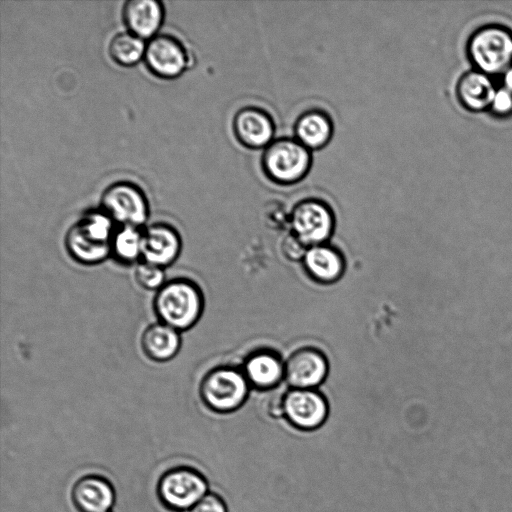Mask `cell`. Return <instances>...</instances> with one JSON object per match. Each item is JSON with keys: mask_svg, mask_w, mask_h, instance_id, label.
I'll use <instances>...</instances> for the list:
<instances>
[{"mask_svg": "<svg viewBox=\"0 0 512 512\" xmlns=\"http://www.w3.org/2000/svg\"><path fill=\"white\" fill-rule=\"evenodd\" d=\"M153 309L162 323L179 332L191 329L201 318L204 295L197 283L188 278H174L156 291Z\"/></svg>", "mask_w": 512, "mask_h": 512, "instance_id": "7a4b0ae2", "label": "cell"}, {"mask_svg": "<svg viewBox=\"0 0 512 512\" xmlns=\"http://www.w3.org/2000/svg\"><path fill=\"white\" fill-rule=\"evenodd\" d=\"M496 90L492 76L476 69L464 73L456 85L458 101L470 112L489 110Z\"/></svg>", "mask_w": 512, "mask_h": 512, "instance_id": "e0dca14e", "label": "cell"}, {"mask_svg": "<svg viewBox=\"0 0 512 512\" xmlns=\"http://www.w3.org/2000/svg\"><path fill=\"white\" fill-rule=\"evenodd\" d=\"M190 512H228L224 500L215 493H207Z\"/></svg>", "mask_w": 512, "mask_h": 512, "instance_id": "d4e9b609", "label": "cell"}, {"mask_svg": "<svg viewBox=\"0 0 512 512\" xmlns=\"http://www.w3.org/2000/svg\"><path fill=\"white\" fill-rule=\"evenodd\" d=\"M328 413L326 399L314 389H291L283 396V416L299 430L319 428Z\"/></svg>", "mask_w": 512, "mask_h": 512, "instance_id": "30bf717a", "label": "cell"}, {"mask_svg": "<svg viewBox=\"0 0 512 512\" xmlns=\"http://www.w3.org/2000/svg\"><path fill=\"white\" fill-rule=\"evenodd\" d=\"M71 498L80 512H108L114 504L115 491L104 477L86 475L74 483Z\"/></svg>", "mask_w": 512, "mask_h": 512, "instance_id": "9a60e30c", "label": "cell"}, {"mask_svg": "<svg viewBox=\"0 0 512 512\" xmlns=\"http://www.w3.org/2000/svg\"><path fill=\"white\" fill-rule=\"evenodd\" d=\"M294 135V138L310 151L321 149L333 136L332 119L325 111L319 109L305 111L295 122Z\"/></svg>", "mask_w": 512, "mask_h": 512, "instance_id": "ac0fdd59", "label": "cell"}, {"mask_svg": "<svg viewBox=\"0 0 512 512\" xmlns=\"http://www.w3.org/2000/svg\"><path fill=\"white\" fill-rule=\"evenodd\" d=\"M182 344L181 332L160 321L147 326L140 337L143 354L157 363L172 360Z\"/></svg>", "mask_w": 512, "mask_h": 512, "instance_id": "2e32d148", "label": "cell"}, {"mask_svg": "<svg viewBox=\"0 0 512 512\" xmlns=\"http://www.w3.org/2000/svg\"><path fill=\"white\" fill-rule=\"evenodd\" d=\"M136 283L145 290L158 291L166 283L165 269L141 260L134 269Z\"/></svg>", "mask_w": 512, "mask_h": 512, "instance_id": "603a6c76", "label": "cell"}, {"mask_svg": "<svg viewBox=\"0 0 512 512\" xmlns=\"http://www.w3.org/2000/svg\"><path fill=\"white\" fill-rule=\"evenodd\" d=\"M289 222L294 236L311 247L329 239L334 228V215L324 201L308 198L294 206Z\"/></svg>", "mask_w": 512, "mask_h": 512, "instance_id": "ba28073f", "label": "cell"}, {"mask_svg": "<svg viewBox=\"0 0 512 512\" xmlns=\"http://www.w3.org/2000/svg\"><path fill=\"white\" fill-rule=\"evenodd\" d=\"M164 17V5L158 0H128L122 8L127 30L145 41L158 34Z\"/></svg>", "mask_w": 512, "mask_h": 512, "instance_id": "5bb4252c", "label": "cell"}, {"mask_svg": "<svg viewBox=\"0 0 512 512\" xmlns=\"http://www.w3.org/2000/svg\"><path fill=\"white\" fill-rule=\"evenodd\" d=\"M489 111L498 117H506L512 114V92L506 87L497 88Z\"/></svg>", "mask_w": 512, "mask_h": 512, "instance_id": "cb8c5ba5", "label": "cell"}, {"mask_svg": "<svg viewBox=\"0 0 512 512\" xmlns=\"http://www.w3.org/2000/svg\"><path fill=\"white\" fill-rule=\"evenodd\" d=\"M243 373L249 384L260 389H269L284 377V364L276 353L258 351L246 360Z\"/></svg>", "mask_w": 512, "mask_h": 512, "instance_id": "ffe728a7", "label": "cell"}, {"mask_svg": "<svg viewBox=\"0 0 512 512\" xmlns=\"http://www.w3.org/2000/svg\"><path fill=\"white\" fill-rule=\"evenodd\" d=\"M207 490L205 477L199 471L186 466L166 471L157 485L159 500L172 511L192 509L207 494Z\"/></svg>", "mask_w": 512, "mask_h": 512, "instance_id": "52a82bcc", "label": "cell"}, {"mask_svg": "<svg viewBox=\"0 0 512 512\" xmlns=\"http://www.w3.org/2000/svg\"><path fill=\"white\" fill-rule=\"evenodd\" d=\"M503 86L512 92V64L503 74Z\"/></svg>", "mask_w": 512, "mask_h": 512, "instance_id": "484cf974", "label": "cell"}, {"mask_svg": "<svg viewBox=\"0 0 512 512\" xmlns=\"http://www.w3.org/2000/svg\"><path fill=\"white\" fill-rule=\"evenodd\" d=\"M116 228V223L101 208L88 210L67 230L66 251L79 264H100L111 256Z\"/></svg>", "mask_w": 512, "mask_h": 512, "instance_id": "6da1fadb", "label": "cell"}, {"mask_svg": "<svg viewBox=\"0 0 512 512\" xmlns=\"http://www.w3.org/2000/svg\"><path fill=\"white\" fill-rule=\"evenodd\" d=\"M312 164L311 151L295 138H279L264 148L261 165L274 183L292 185L301 181Z\"/></svg>", "mask_w": 512, "mask_h": 512, "instance_id": "277c9868", "label": "cell"}, {"mask_svg": "<svg viewBox=\"0 0 512 512\" xmlns=\"http://www.w3.org/2000/svg\"><path fill=\"white\" fill-rule=\"evenodd\" d=\"M467 55L476 70L504 74L512 64V30L500 24L479 27L468 39Z\"/></svg>", "mask_w": 512, "mask_h": 512, "instance_id": "3957f363", "label": "cell"}, {"mask_svg": "<svg viewBox=\"0 0 512 512\" xmlns=\"http://www.w3.org/2000/svg\"><path fill=\"white\" fill-rule=\"evenodd\" d=\"M101 209L117 224L141 227L149 218V202L144 191L130 181L107 186L100 198Z\"/></svg>", "mask_w": 512, "mask_h": 512, "instance_id": "8992f818", "label": "cell"}, {"mask_svg": "<svg viewBox=\"0 0 512 512\" xmlns=\"http://www.w3.org/2000/svg\"><path fill=\"white\" fill-rule=\"evenodd\" d=\"M109 512V511H108Z\"/></svg>", "mask_w": 512, "mask_h": 512, "instance_id": "4316f807", "label": "cell"}, {"mask_svg": "<svg viewBox=\"0 0 512 512\" xmlns=\"http://www.w3.org/2000/svg\"><path fill=\"white\" fill-rule=\"evenodd\" d=\"M181 249V236L172 225L155 222L143 228V261L165 269L177 260Z\"/></svg>", "mask_w": 512, "mask_h": 512, "instance_id": "7c38bea8", "label": "cell"}, {"mask_svg": "<svg viewBox=\"0 0 512 512\" xmlns=\"http://www.w3.org/2000/svg\"><path fill=\"white\" fill-rule=\"evenodd\" d=\"M328 373L325 355L312 347L294 351L284 364V377L292 389H314Z\"/></svg>", "mask_w": 512, "mask_h": 512, "instance_id": "8fae6325", "label": "cell"}, {"mask_svg": "<svg viewBox=\"0 0 512 512\" xmlns=\"http://www.w3.org/2000/svg\"><path fill=\"white\" fill-rule=\"evenodd\" d=\"M232 127L236 139L245 147L266 148L273 141V119L259 107L247 106L239 109L234 115Z\"/></svg>", "mask_w": 512, "mask_h": 512, "instance_id": "4fadbf2b", "label": "cell"}, {"mask_svg": "<svg viewBox=\"0 0 512 512\" xmlns=\"http://www.w3.org/2000/svg\"><path fill=\"white\" fill-rule=\"evenodd\" d=\"M143 228L117 225L111 240V257L124 265L140 262L143 249Z\"/></svg>", "mask_w": 512, "mask_h": 512, "instance_id": "44dd1931", "label": "cell"}, {"mask_svg": "<svg viewBox=\"0 0 512 512\" xmlns=\"http://www.w3.org/2000/svg\"><path fill=\"white\" fill-rule=\"evenodd\" d=\"M249 382L243 371L220 366L209 370L199 384V396L207 408L217 413L238 409L246 400Z\"/></svg>", "mask_w": 512, "mask_h": 512, "instance_id": "5b68a950", "label": "cell"}, {"mask_svg": "<svg viewBox=\"0 0 512 512\" xmlns=\"http://www.w3.org/2000/svg\"><path fill=\"white\" fill-rule=\"evenodd\" d=\"M145 40L126 31L116 33L108 43V54L119 66L132 67L144 59Z\"/></svg>", "mask_w": 512, "mask_h": 512, "instance_id": "7402d4cb", "label": "cell"}, {"mask_svg": "<svg viewBox=\"0 0 512 512\" xmlns=\"http://www.w3.org/2000/svg\"><path fill=\"white\" fill-rule=\"evenodd\" d=\"M144 64L154 76L171 80L180 77L192 63L185 45L171 34H157L146 42Z\"/></svg>", "mask_w": 512, "mask_h": 512, "instance_id": "9c48e42d", "label": "cell"}, {"mask_svg": "<svg viewBox=\"0 0 512 512\" xmlns=\"http://www.w3.org/2000/svg\"><path fill=\"white\" fill-rule=\"evenodd\" d=\"M303 265L307 273L321 283H332L338 280L345 266L341 253L325 243L306 249Z\"/></svg>", "mask_w": 512, "mask_h": 512, "instance_id": "d6986e66", "label": "cell"}]
</instances>
